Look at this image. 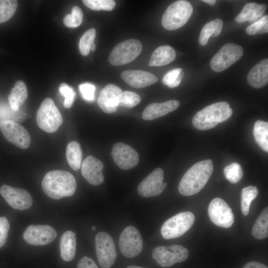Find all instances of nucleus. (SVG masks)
<instances>
[{
  "instance_id": "obj_1",
  "label": "nucleus",
  "mask_w": 268,
  "mask_h": 268,
  "mask_svg": "<svg viewBox=\"0 0 268 268\" xmlns=\"http://www.w3.org/2000/svg\"><path fill=\"white\" fill-rule=\"evenodd\" d=\"M213 170L211 159L199 161L185 173L178 186L179 193L184 196L195 195L205 186Z\"/></svg>"
},
{
  "instance_id": "obj_2",
  "label": "nucleus",
  "mask_w": 268,
  "mask_h": 268,
  "mask_svg": "<svg viewBox=\"0 0 268 268\" xmlns=\"http://www.w3.org/2000/svg\"><path fill=\"white\" fill-rule=\"evenodd\" d=\"M44 193L50 198L59 200L72 196L76 189V182L69 172L60 170L47 173L42 181Z\"/></svg>"
},
{
  "instance_id": "obj_3",
  "label": "nucleus",
  "mask_w": 268,
  "mask_h": 268,
  "mask_svg": "<svg viewBox=\"0 0 268 268\" xmlns=\"http://www.w3.org/2000/svg\"><path fill=\"white\" fill-rule=\"evenodd\" d=\"M232 113L228 103L216 102L197 112L193 119V125L199 130H209L228 120Z\"/></svg>"
},
{
  "instance_id": "obj_4",
  "label": "nucleus",
  "mask_w": 268,
  "mask_h": 268,
  "mask_svg": "<svg viewBox=\"0 0 268 268\" xmlns=\"http://www.w3.org/2000/svg\"><path fill=\"white\" fill-rule=\"evenodd\" d=\"M193 12V6L189 1L183 0L174 1L164 12L161 20L162 25L168 30L180 28L189 20Z\"/></svg>"
},
{
  "instance_id": "obj_5",
  "label": "nucleus",
  "mask_w": 268,
  "mask_h": 268,
  "mask_svg": "<svg viewBox=\"0 0 268 268\" xmlns=\"http://www.w3.org/2000/svg\"><path fill=\"white\" fill-rule=\"evenodd\" d=\"M36 121L38 127L48 133L55 132L62 124V116L51 98L42 101L37 112Z\"/></svg>"
},
{
  "instance_id": "obj_6",
  "label": "nucleus",
  "mask_w": 268,
  "mask_h": 268,
  "mask_svg": "<svg viewBox=\"0 0 268 268\" xmlns=\"http://www.w3.org/2000/svg\"><path fill=\"white\" fill-rule=\"evenodd\" d=\"M195 221L194 214L190 211L182 212L166 220L161 228V234L165 239L176 238L185 234Z\"/></svg>"
},
{
  "instance_id": "obj_7",
  "label": "nucleus",
  "mask_w": 268,
  "mask_h": 268,
  "mask_svg": "<svg viewBox=\"0 0 268 268\" xmlns=\"http://www.w3.org/2000/svg\"><path fill=\"white\" fill-rule=\"evenodd\" d=\"M142 51L140 41L130 39L117 44L112 50L109 57V63L113 66H122L132 62Z\"/></svg>"
},
{
  "instance_id": "obj_8",
  "label": "nucleus",
  "mask_w": 268,
  "mask_h": 268,
  "mask_svg": "<svg viewBox=\"0 0 268 268\" xmlns=\"http://www.w3.org/2000/svg\"><path fill=\"white\" fill-rule=\"evenodd\" d=\"M152 256L159 266L167 268L186 260L189 257V251L179 245L161 246L154 249Z\"/></svg>"
},
{
  "instance_id": "obj_9",
  "label": "nucleus",
  "mask_w": 268,
  "mask_h": 268,
  "mask_svg": "<svg viewBox=\"0 0 268 268\" xmlns=\"http://www.w3.org/2000/svg\"><path fill=\"white\" fill-rule=\"evenodd\" d=\"M243 54V48L234 43L223 45L213 57L210 67L215 72H221L237 62Z\"/></svg>"
},
{
  "instance_id": "obj_10",
  "label": "nucleus",
  "mask_w": 268,
  "mask_h": 268,
  "mask_svg": "<svg viewBox=\"0 0 268 268\" xmlns=\"http://www.w3.org/2000/svg\"><path fill=\"white\" fill-rule=\"evenodd\" d=\"M95 242L96 256L100 267L110 268L117 257L113 238L108 233L100 232L96 235Z\"/></svg>"
},
{
  "instance_id": "obj_11",
  "label": "nucleus",
  "mask_w": 268,
  "mask_h": 268,
  "mask_svg": "<svg viewBox=\"0 0 268 268\" xmlns=\"http://www.w3.org/2000/svg\"><path fill=\"white\" fill-rule=\"evenodd\" d=\"M119 246L125 257L132 258L137 256L143 248L142 239L139 231L133 226L126 227L120 235Z\"/></svg>"
},
{
  "instance_id": "obj_12",
  "label": "nucleus",
  "mask_w": 268,
  "mask_h": 268,
  "mask_svg": "<svg viewBox=\"0 0 268 268\" xmlns=\"http://www.w3.org/2000/svg\"><path fill=\"white\" fill-rule=\"evenodd\" d=\"M0 130L10 142L16 146L26 149L30 144V136L27 131L21 125L11 120H3L0 122Z\"/></svg>"
},
{
  "instance_id": "obj_13",
  "label": "nucleus",
  "mask_w": 268,
  "mask_h": 268,
  "mask_svg": "<svg viewBox=\"0 0 268 268\" xmlns=\"http://www.w3.org/2000/svg\"><path fill=\"white\" fill-rule=\"evenodd\" d=\"M208 214L210 220L220 227L229 228L234 221L232 209L220 198H214L210 201L208 207Z\"/></svg>"
},
{
  "instance_id": "obj_14",
  "label": "nucleus",
  "mask_w": 268,
  "mask_h": 268,
  "mask_svg": "<svg viewBox=\"0 0 268 268\" xmlns=\"http://www.w3.org/2000/svg\"><path fill=\"white\" fill-rule=\"evenodd\" d=\"M163 170L160 168L155 169L139 183L137 187L138 194L144 198L159 195L167 185L163 182Z\"/></svg>"
},
{
  "instance_id": "obj_15",
  "label": "nucleus",
  "mask_w": 268,
  "mask_h": 268,
  "mask_svg": "<svg viewBox=\"0 0 268 268\" xmlns=\"http://www.w3.org/2000/svg\"><path fill=\"white\" fill-rule=\"evenodd\" d=\"M56 230L48 225H30L25 230L23 238L26 243L34 246L50 244L56 238Z\"/></svg>"
},
{
  "instance_id": "obj_16",
  "label": "nucleus",
  "mask_w": 268,
  "mask_h": 268,
  "mask_svg": "<svg viewBox=\"0 0 268 268\" xmlns=\"http://www.w3.org/2000/svg\"><path fill=\"white\" fill-rule=\"evenodd\" d=\"M0 194L11 207L16 209H28L33 203L31 196L23 189L3 185L0 188Z\"/></svg>"
},
{
  "instance_id": "obj_17",
  "label": "nucleus",
  "mask_w": 268,
  "mask_h": 268,
  "mask_svg": "<svg viewBox=\"0 0 268 268\" xmlns=\"http://www.w3.org/2000/svg\"><path fill=\"white\" fill-rule=\"evenodd\" d=\"M111 155L116 164L123 170L134 168L139 161L138 153L130 145L121 142L114 144Z\"/></svg>"
},
{
  "instance_id": "obj_18",
  "label": "nucleus",
  "mask_w": 268,
  "mask_h": 268,
  "mask_svg": "<svg viewBox=\"0 0 268 268\" xmlns=\"http://www.w3.org/2000/svg\"><path fill=\"white\" fill-rule=\"evenodd\" d=\"M122 92V89L116 85H106L101 90L97 99L98 106L105 113L115 112L119 106V98Z\"/></svg>"
},
{
  "instance_id": "obj_19",
  "label": "nucleus",
  "mask_w": 268,
  "mask_h": 268,
  "mask_svg": "<svg viewBox=\"0 0 268 268\" xmlns=\"http://www.w3.org/2000/svg\"><path fill=\"white\" fill-rule=\"evenodd\" d=\"M81 173L85 179L91 185L97 186L104 181L102 170L103 163L98 159L88 156L81 164Z\"/></svg>"
},
{
  "instance_id": "obj_20",
  "label": "nucleus",
  "mask_w": 268,
  "mask_h": 268,
  "mask_svg": "<svg viewBox=\"0 0 268 268\" xmlns=\"http://www.w3.org/2000/svg\"><path fill=\"white\" fill-rule=\"evenodd\" d=\"M121 77L128 85L135 88L150 85L158 80L155 75L141 70H125L121 73Z\"/></svg>"
},
{
  "instance_id": "obj_21",
  "label": "nucleus",
  "mask_w": 268,
  "mask_h": 268,
  "mask_svg": "<svg viewBox=\"0 0 268 268\" xmlns=\"http://www.w3.org/2000/svg\"><path fill=\"white\" fill-rule=\"evenodd\" d=\"M179 105V101L175 100L150 104L143 110L142 118L144 120L155 119L176 110Z\"/></svg>"
},
{
  "instance_id": "obj_22",
  "label": "nucleus",
  "mask_w": 268,
  "mask_h": 268,
  "mask_svg": "<svg viewBox=\"0 0 268 268\" xmlns=\"http://www.w3.org/2000/svg\"><path fill=\"white\" fill-rule=\"evenodd\" d=\"M249 84L255 88H260L268 83V59H265L254 66L247 77Z\"/></svg>"
},
{
  "instance_id": "obj_23",
  "label": "nucleus",
  "mask_w": 268,
  "mask_h": 268,
  "mask_svg": "<svg viewBox=\"0 0 268 268\" xmlns=\"http://www.w3.org/2000/svg\"><path fill=\"white\" fill-rule=\"evenodd\" d=\"M266 8L267 6L265 4H259L256 2L248 3L235 19L239 23L249 21L253 24L262 17Z\"/></svg>"
},
{
  "instance_id": "obj_24",
  "label": "nucleus",
  "mask_w": 268,
  "mask_h": 268,
  "mask_svg": "<svg viewBox=\"0 0 268 268\" xmlns=\"http://www.w3.org/2000/svg\"><path fill=\"white\" fill-rule=\"evenodd\" d=\"M76 234L67 230L62 235L60 243L61 257L66 262L72 261L74 258L76 247Z\"/></svg>"
},
{
  "instance_id": "obj_25",
  "label": "nucleus",
  "mask_w": 268,
  "mask_h": 268,
  "mask_svg": "<svg viewBox=\"0 0 268 268\" xmlns=\"http://www.w3.org/2000/svg\"><path fill=\"white\" fill-rule=\"evenodd\" d=\"M176 52L168 45L161 46L152 53L148 65L150 67H160L167 65L176 58Z\"/></svg>"
},
{
  "instance_id": "obj_26",
  "label": "nucleus",
  "mask_w": 268,
  "mask_h": 268,
  "mask_svg": "<svg viewBox=\"0 0 268 268\" xmlns=\"http://www.w3.org/2000/svg\"><path fill=\"white\" fill-rule=\"evenodd\" d=\"M27 97V89L24 82L21 80L16 81L8 96L11 110L15 112L18 111Z\"/></svg>"
},
{
  "instance_id": "obj_27",
  "label": "nucleus",
  "mask_w": 268,
  "mask_h": 268,
  "mask_svg": "<svg viewBox=\"0 0 268 268\" xmlns=\"http://www.w3.org/2000/svg\"><path fill=\"white\" fill-rule=\"evenodd\" d=\"M82 152L78 142L72 141L69 142L66 148V158L70 167L74 170H77L82 164Z\"/></svg>"
},
{
  "instance_id": "obj_28",
  "label": "nucleus",
  "mask_w": 268,
  "mask_h": 268,
  "mask_svg": "<svg viewBox=\"0 0 268 268\" xmlns=\"http://www.w3.org/2000/svg\"><path fill=\"white\" fill-rule=\"evenodd\" d=\"M253 135L256 142L265 151L268 152V123L257 121L254 126Z\"/></svg>"
},
{
  "instance_id": "obj_29",
  "label": "nucleus",
  "mask_w": 268,
  "mask_h": 268,
  "mask_svg": "<svg viewBox=\"0 0 268 268\" xmlns=\"http://www.w3.org/2000/svg\"><path fill=\"white\" fill-rule=\"evenodd\" d=\"M252 234L257 239L268 236V207H266L256 220L252 230Z\"/></svg>"
},
{
  "instance_id": "obj_30",
  "label": "nucleus",
  "mask_w": 268,
  "mask_h": 268,
  "mask_svg": "<svg viewBox=\"0 0 268 268\" xmlns=\"http://www.w3.org/2000/svg\"><path fill=\"white\" fill-rule=\"evenodd\" d=\"M259 194L258 188L254 186L244 188L241 192V208L242 214L246 216L249 214L251 202Z\"/></svg>"
},
{
  "instance_id": "obj_31",
  "label": "nucleus",
  "mask_w": 268,
  "mask_h": 268,
  "mask_svg": "<svg viewBox=\"0 0 268 268\" xmlns=\"http://www.w3.org/2000/svg\"><path fill=\"white\" fill-rule=\"evenodd\" d=\"M17 4L15 0H0V23L11 18L16 11Z\"/></svg>"
},
{
  "instance_id": "obj_32",
  "label": "nucleus",
  "mask_w": 268,
  "mask_h": 268,
  "mask_svg": "<svg viewBox=\"0 0 268 268\" xmlns=\"http://www.w3.org/2000/svg\"><path fill=\"white\" fill-rule=\"evenodd\" d=\"M96 35L94 28L87 30L81 36L79 42V49L80 54L84 56H87L90 50Z\"/></svg>"
},
{
  "instance_id": "obj_33",
  "label": "nucleus",
  "mask_w": 268,
  "mask_h": 268,
  "mask_svg": "<svg viewBox=\"0 0 268 268\" xmlns=\"http://www.w3.org/2000/svg\"><path fill=\"white\" fill-rule=\"evenodd\" d=\"M83 12L81 9L74 6L70 14H67L64 18L65 25L68 28H76L81 25L83 21Z\"/></svg>"
},
{
  "instance_id": "obj_34",
  "label": "nucleus",
  "mask_w": 268,
  "mask_h": 268,
  "mask_svg": "<svg viewBox=\"0 0 268 268\" xmlns=\"http://www.w3.org/2000/svg\"><path fill=\"white\" fill-rule=\"evenodd\" d=\"M224 174L230 182L235 184L242 178L243 172L241 166L237 162H233L224 169Z\"/></svg>"
},
{
  "instance_id": "obj_35",
  "label": "nucleus",
  "mask_w": 268,
  "mask_h": 268,
  "mask_svg": "<svg viewBox=\"0 0 268 268\" xmlns=\"http://www.w3.org/2000/svg\"><path fill=\"white\" fill-rule=\"evenodd\" d=\"M184 75V71L181 68H177L169 71L162 78L163 83L170 88L178 86L181 83Z\"/></svg>"
},
{
  "instance_id": "obj_36",
  "label": "nucleus",
  "mask_w": 268,
  "mask_h": 268,
  "mask_svg": "<svg viewBox=\"0 0 268 268\" xmlns=\"http://www.w3.org/2000/svg\"><path fill=\"white\" fill-rule=\"evenodd\" d=\"M140 100V96L135 92L129 91H123L119 98V106L132 108L138 105Z\"/></svg>"
},
{
  "instance_id": "obj_37",
  "label": "nucleus",
  "mask_w": 268,
  "mask_h": 268,
  "mask_svg": "<svg viewBox=\"0 0 268 268\" xmlns=\"http://www.w3.org/2000/svg\"><path fill=\"white\" fill-rule=\"evenodd\" d=\"M82 2L88 8L94 10L111 11L115 6L113 0H83Z\"/></svg>"
},
{
  "instance_id": "obj_38",
  "label": "nucleus",
  "mask_w": 268,
  "mask_h": 268,
  "mask_svg": "<svg viewBox=\"0 0 268 268\" xmlns=\"http://www.w3.org/2000/svg\"><path fill=\"white\" fill-rule=\"evenodd\" d=\"M250 35H254L268 32V16L264 15L256 22L249 26L246 29Z\"/></svg>"
},
{
  "instance_id": "obj_39",
  "label": "nucleus",
  "mask_w": 268,
  "mask_h": 268,
  "mask_svg": "<svg viewBox=\"0 0 268 268\" xmlns=\"http://www.w3.org/2000/svg\"><path fill=\"white\" fill-rule=\"evenodd\" d=\"M60 94L65 98L64 107L69 108L72 105L75 98L76 93L72 87L66 83H62L59 87Z\"/></svg>"
},
{
  "instance_id": "obj_40",
  "label": "nucleus",
  "mask_w": 268,
  "mask_h": 268,
  "mask_svg": "<svg viewBox=\"0 0 268 268\" xmlns=\"http://www.w3.org/2000/svg\"><path fill=\"white\" fill-rule=\"evenodd\" d=\"M78 88L82 98L85 100L92 102L95 100L96 87L94 85L85 82L79 84Z\"/></svg>"
},
{
  "instance_id": "obj_41",
  "label": "nucleus",
  "mask_w": 268,
  "mask_h": 268,
  "mask_svg": "<svg viewBox=\"0 0 268 268\" xmlns=\"http://www.w3.org/2000/svg\"><path fill=\"white\" fill-rule=\"evenodd\" d=\"M214 31L213 21L207 23L202 27L200 32L199 42L201 46H205L208 42L210 36H212Z\"/></svg>"
},
{
  "instance_id": "obj_42",
  "label": "nucleus",
  "mask_w": 268,
  "mask_h": 268,
  "mask_svg": "<svg viewBox=\"0 0 268 268\" xmlns=\"http://www.w3.org/2000/svg\"><path fill=\"white\" fill-rule=\"evenodd\" d=\"M9 229V223L5 217H0V248L6 243L8 232Z\"/></svg>"
},
{
  "instance_id": "obj_43",
  "label": "nucleus",
  "mask_w": 268,
  "mask_h": 268,
  "mask_svg": "<svg viewBox=\"0 0 268 268\" xmlns=\"http://www.w3.org/2000/svg\"><path fill=\"white\" fill-rule=\"evenodd\" d=\"M77 268H98L94 261L86 256L82 258L79 261Z\"/></svg>"
},
{
  "instance_id": "obj_44",
  "label": "nucleus",
  "mask_w": 268,
  "mask_h": 268,
  "mask_svg": "<svg viewBox=\"0 0 268 268\" xmlns=\"http://www.w3.org/2000/svg\"><path fill=\"white\" fill-rule=\"evenodd\" d=\"M214 23V31L212 36L216 37L219 35L222 28L223 22L221 19L216 18L213 20Z\"/></svg>"
},
{
  "instance_id": "obj_45",
  "label": "nucleus",
  "mask_w": 268,
  "mask_h": 268,
  "mask_svg": "<svg viewBox=\"0 0 268 268\" xmlns=\"http://www.w3.org/2000/svg\"><path fill=\"white\" fill-rule=\"evenodd\" d=\"M243 268H268L265 265L257 262H250L247 263L243 267Z\"/></svg>"
},
{
  "instance_id": "obj_46",
  "label": "nucleus",
  "mask_w": 268,
  "mask_h": 268,
  "mask_svg": "<svg viewBox=\"0 0 268 268\" xmlns=\"http://www.w3.org/2000/svg\"><path fill=\"white\" fill-rule=\"evenodd\" d=\"M202 1L207 3L211 5H214L216 3L215 0H202Z\"/></svg>"
},
{
  "instance_id": "obj_47",
  "label": "nucleus",
  "mask_w": 268,
  "mask_h": 268,
  "mask_svg": "<svg viewBox=\"0 0 268 268\" xmlns=\"http://www.w3.org/2000/svg\"><path fill=\"white\" fill-rule=\"evenodd\" d=\"M126 268H143L138 267V266H130Z\"/></svg>"
},
{
  "instance_id": "obj_48",
  "label": "nucleus",
  "mask_w": 268,
  "mask_h": 268,
  "mask_svg": "<svg viewBox=\"0 0 268 268\" xmlns=\"http://www.w3.org/2000/svg\"><path fill=\"white\" fill-rule=\"evenodd\" d=\"M96 49V45L94 43L92 46H91V50L92 51H94Z\"/></svg>"
},
{
  "instance_id": "obj_49",
  "label": "nucleus",
  "mask_w": 268,
  "mask_h": 268,
  "mask_svg": "<svg viewBox=\"0 0 268 268\" xmlns=\"http://www.w3.org/2000/svg\"><path fill=\"white\" fill-rule=\"evenodd\" d=\"M96 229V227L95 226H93L92 227H91V230H93V231H94Z\"/></svg>"
}]
</instances>
